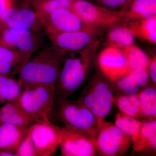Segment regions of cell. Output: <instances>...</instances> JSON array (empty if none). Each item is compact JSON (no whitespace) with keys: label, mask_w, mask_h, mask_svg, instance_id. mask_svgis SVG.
Wrapping results in <instances>:
<instances>
[{"label":"cell","mask_w":156,"mask_h":156,"mask_svg":"<svg viewBox=\"0 0 156 156\" xmlns=\"http://www.w3.org/2000/svg\"><path fill=\"white\" fill-rule=\"evenodd\" d=\"M102 37L62 58V67L55 85V100L67 98L84 83L91 73Z\"/></svg>","instance_id":"1"},{"label":"cell","mask_w":156,"mask_h":156,"mask_svg":"<svg viewBox=\"0 0 156 156\" xmlns=\"http://www.w3.org/2000/svg\"><path fill=\"white\" fill-rule=\"evenodd\" d=\"M62 58L51 47L42 49L29 58L18 73L21 87L34 84L56 85Z\"/></svg>","instance_id":"2"},{"label":"cell","mask_w":156,"mask_h":156,"mask_svg":"<svg viewBox=\"0 0 156 156\" xmlns=\"http://www.w3.org/2000/svg\"><path fill=\"white\" fill-rule=\"evenodd\" d=\"M115 95L111 82L99 70L89 78L77 100L90 110L100 123L112 110Z\"/></svg>","instance_id":"3"},{"label":"cell","mask_w":156,"mask_h":156,"mask_svg":"<svg viewBox=\"0 0 156 156\" xmlns=\"http://www.w3.org/2000/svg\"><path fill=\"white\" fill-rule=\"evenodd\" d=\"M18 101L36 123L51 119L56 98L55 85L34 84L23 87Z\"/></svg>","instance_id":"4"},{"label":"cell","mask_w":156,"mask_h":156,"mask_svg":"<svg viewBox=\"0 0 156 156\" xmlns=\"http://www.w3.org/2000/svg\"><path fill=\"white\" fill-rule=\"evenodd\" d=\"M53 111L63 127L80 132L91 139L99 123L91 112L77 100H55Z\"/></svg>","instance_id":"5"},{"label":"cell","mask_w":156,"mask_h":156,"mask_svg":"<svg viewBox=\"0 0 156 156\" xmlns=\"http://www.w3.org/2000/svg\"><path fill=\"white\" fill-rule=\"evenodd\" d=\"M92 139L95 154L102 156H121L131 146L132 140L115 124L104 122L98 124Z\"/></svg>","instance_id":"6"},{"label":"cell","mask_w":156,"mask_h":156,"mask_svg":"<svg viewBox=\"0 0 156 156\" xmlns=\"http://www.w3.org/2000/svg\"><path fill=\"white\" fill-rule=\"evenodd\" d=\"M108 27H87L74 31L48 35L50 47L63 58L71 52L81 50L102 37Z\"/></svg>","instance_id":"7"},{"label":"cell","mask_w":156,"mask_h":156,"mask_svg":"<svg viewBox=\"0 0 156 156\" xmlns=\"http://www.w3.org/2000/svg\"><path fill=\"white\" fill-rule=\"evenodd\" d=\"M71 10L89 27H110L123 23L119 11L110 10L87 0H73Z\"/></svg>","instance_id":"8"},{"label":"cell","mask_w":156,"mask_h":156,"mask_svg":"<svg viewBox=\"0 0 156 156\" xmlns=\"http://www.w3.org/2000/svg\"><path fill=\"white\" fill-rule=\"evenodd\" d=\"M43 41L41 31L30 29L4 28L0 35V46L20 53L27 61Z\"/></svg>","instance_id":"9"},{"label":"cell","mask_w":156,"mask_h":156,"mask_svg":"<svg viewBox=\"0 0 156 156\" xmlns=\"http://www.w3.org/2000/svg\"><path fill=\"white\" fill-rule=\"evenodd\" d=\"M37 155L50 156L61 141V127L51 121L34 123L29 128Z\"/></svg>","instance_id":"10"},{"label":"cell","mask_w":156,"mask_h":156,"mask_svg":"<svg viewBox=\"0 0 156 156\" xmlns=\"http://www.w3.org/2000/svg\"><path fill=\"white\" fill-rule=\"evenodd\" d=\"M37 16L42 29L47 35L74 31L89 27L85 25L71 9H58L49 14Z\"/></svg>","instance_id":"11"},{"label":"cell","mask_w":156,"mask_h":156,"mask_svg":"<svg viewBox=\"0 0 156 156\" xmlns=\"http://www.w3.org/2000/svg\"><path fill=\"white\" fill-rule=\"evenodd\" d=\"M101 72L113 82L130 72L123 49L106 47L98 58Z\"/></svg>","instance_id":"12"},{"label":"cell","mask_w":156,"mask_h":156,"mask_svg":"<svg viewBox=\"0 0 156 156\" xmlns=\"http://www.w3.org/2000/svg\"><path fill=\"white\" fill-rule=\"evenodd\" d=\"M61 156H93L95 151L89 136L70 128L61 127Z\"/></svg>","instance_id":"13"},{"label":"cell","mask_w":156,"mask_h":156,"mask_svg":"<svg viewBox=\"0 0 156 156\" xmlns=\"http://www.w3.org/2000/svg\"><path fill=\"white\" fill-rule=\"evenodd\" d=\"M0 23L4 28L30 29L41 31V25L34 11L27 8L17 9L11 7L0 18Z\"/></svg>","instance_id":"14"},{"label":"cell","mask_w":156,"mask_h":156,"mask_svg":"<svg viewBox=\"0 0 156 156\" xmlns=\"http://www.w3.org/2000/svg\"><path fill=\"white\" fill-rule=\"evenodd\" d=\"M148 71L137 68L116 80L111 82L116 95H136L140 93L149 83Z\"/></svg>","instance_id":"15"},{"label":"cell","mask_w":156,"mask_h":156,"mask_svg":"<svg viewBox=\"0 0 156 156\" xmlns=\"http://www.w3.org/2000/svg\"><path fill=\"white\" fill-rule=\"evenodd\" d=\"M133 149L136 152L156 154V120H144L139 131L132 139Z\"/></svg>","instance_id":"16"},{"label":"cell","mask_w":156,"mask_h":156,"mask_svg":"<svg viewBox=\"0 0 156 156\" xmlns=\"http://www.w3.org/2000/svg\"><path fill=\"white\" fill-rule=\"evenodd\" d=\"M118 11L124 23L156 17V0H132Z\"/></svg>","instance_id":"17"},{"label":"cell","mask_w":156,"mask_h":156,"mask_svg":"<svg viewBox=\"0 0 156 156\" xmlns=\"http://www.w3.org/2000/svg\"><path fill=\"white\" fill-rule=\"evenodd\" d=\"M1 124H9L29 128L36 123L20 105L18 98L0 107Z\"/></svg>","instance_id":"18"},{"label":"cell","mask_w":156,"mask_h":156,"mask_svg":"<svg viewBox=\"0 0 156 156\" xmlns=\"http://www.w3.org/2000/svg\"><path fill=\"white\" fill-rule=\"evenodd\" d=\"M124 23L134 38L145 44H156V17Z\"/></svg>","instance_id":"19"},{"label":"cell","mask_w":156,"mask_h":156,"mask_svg":"<svg viewBox=\"0 0 156 156\" xmlns=\"http://www.w3.org/2000/svg\"><path fill=\"white\" fill-rule=\"evenodd\" d=\"M29 128L19 127L9 124L0 125V150L15 154L21 140L27 133Z\"/></svg>","instance_id":"20"},{"label":"cell","mask_w":156,"mask_h":156,"mask_svg":"<svg viewBox=\"0 0 156 156\" xmlns=\"http://www.w3.org/2000/svg\"><path fill=\"white\" fill-rule=\"evenodd\" d=\"M23 55L0 46V75L12 76L18 74L26 62Z\"/></svg>","instance_id":"21"},{"label":"cell","mask_w":156,"mask_h":156,"mask_svg":"<svg viewBox=\"0 0 156 156\" xmlns=\"http://www.w3.org/2000/svg\"><path fill=\"white\" fill-rule=\"evenodd\" d=\"M134 38L123 23H117L108 28L106 38L104 42L105 47L123 49L133 44Z\"/></svg>","instance_id":"22"},{"label":"cell","mask_w":156,"mask_h":156,"mask_svg":"<svg viewBox=\"0 0 156 156\" xmlns=\"http://www.w3.org/2000/svg\"><path fill=\"white\" fill-rule=\"evenodd\" d=\"M140 117L144 120L156 119V86L152 83L138 94Z\"/></svg>","instance_id":"23"},{"label":"cell","mask_w":156,"mask_h":156,"mask_svg":"<svg viewBox=\"0 0 156 156\" xmlns=\"http://www.w3.org/2000/svg\"><path fill=\"white\" fill-rule=\"evenodd\" d=\"M23 88L12 76L0 75V106L19 98Z\"/></svg>","instance_id":"24"},{"label":"cell","mask_w":156,"mask_h":156,"mask_svg":"<svg viewBox=\"0 0 156 156\" xmlns=\"http://www.w3.org/2000/svg\"><path fill=\"white\" fill-rule=\"evenodd\" d=\"M114 104L121 112L137 119L140 118L139 95H116L114 98Z\"/></svg>","instance_id":"25"},{"label":"cell","mask_w":156,"mask_h":156,"mask_svg":"<svg viewBox=\"0 0 156 156\" xmlns=\"http://www.w3.org/2000/svg\"><path fill=\"white\" fill-rule=\"evenodd\" d=\"M129 70L144 68L148 71L151 58L134 44L123 49Z\"/></svg>","instance_id":"26"},{"label":"cell","mask_w":156,"mask_h":156,"mask_svg":"<svg viewBox=\"0 0 156 156\" xmlns=\"http://www.w3.org/2000/svg\"><path fill=\"white\" fill-rule=\"evenodd\" d=\"M142 122L143 121H139L137 119L120 112L116 116L115 124L122 132L132 140L139 131Z\"/></svg>","instance_id":"27"},{"label":"cell","mask_w":156,"mask_h":156,"mask_svg":"<svg viewBox=\"0 0 156 156\" xmlns=\"http://www.w3.org/2000/svg\"><path fill=\"white\" fill-rule=\"evenodd\" d=\"M73 0H48L30 4L37 15L49 14L59 9H71Z\"/></svg>","instance_id":"28"},{"label":"cell","mask_w":156,"mask_h":156,"mask_svg":"<svg viewBox=\"0 0 156 156\" xmlns=\"http://www.w3.org/2000/svg\"><path fill=\"white\" fill-rule=\"evenodd\" d=\"M15 156H37L29 129L26 135L21 140L15 151Z\"/></svg>","instance_id":"29"},{"label":"cell","mask_w":156,"mask_h":156,"mask_svg":"<svg viewBox=\"0 0 156 156\" xmlns=\"http://www.w3.org/2000/svg\"><path fill=\"white\" fill-rule=\"evenodd\" d=\"M92 2L106 9L119 11L126 7L132 0H91Z\"/></svg>","instance_id":"30"},{"label":"cell","mask_w":156,"mask_h":156,"mask_svg":"<svg viewBox=\"0 0 156 156\" xmlns=\"http://www.w3.org/2000/svg\"><path fill=\"white\" fill-rule=\"evenodd\" d=\"M149 75L151 80L152 83L156 85V56L151 58L148 66Z\"/></svg>","instance_id":"31"},{"label":"cell","mask_w":156,"mask_h":156,"mask_svg":"<svg viewBox=\"0 0 156 156\" xmlns=\"http://www.w3.org/2000/svg\"><path fill=\"white\" fill-rule=\"evenodd\" d=\"M14 6L13 0H0V18L6 11Z\"/></svg>","instance_id":"32"},{"label":"cell","mask_w":156,"mask_h":156,"mask_svg":"<svg viewBox=\"0 0 156 156\" xmlns=\"http://www.w3.org/2000/svg\"><path fill=\"white\" fill-rule=\"evenodd\" d=\"M15 154L9 151L1 150H0V156H14Z\"/></svg>","instance_id":"33"},{"label":"cell","mask_w":156,"mask_h":156,"mask_svg":"<svg viewBox=\"0 0 156 156\" xmlns=\"http://www.w3.org/2000/svg\"><path fill=\"white\" fill-rule=\"evenodd\" d=\"M48 1V0H28L30 4H34V3L40 2H44V1Z\"/></svg>","instance_id":"34"},{"label":"cell","mask_w":156,"mask_h":156,"mask_svg":"<svg viewBox=\"0 0 156 156\" xmlns=\"http://www.w3.org/2000/svg\"><path fill=\"white\" fill-rule=\"evenodd\" d=\"M3 27L1 25V23H0V35H1V33H2V31Z\"/></svg>","instance_id":"35"},{"label":"cell","mask_w":156,"mask_h":156,"mask_svg":"<svg viewBox=\"0 0 156 156\" xmlns=\"http://www.w3.org/2000/svg\"><path fill=\"white\" fill-rule=\"evenodd\" d=\"M1 124V108H0V125Z\"/></svg>","instance_id":"36"}]
</instances>
